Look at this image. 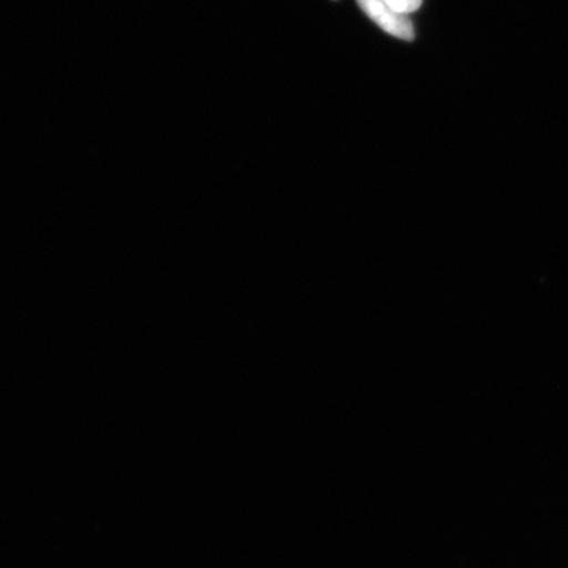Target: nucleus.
<instances>
[{"instance_id":"nucleus-1","label":"nucleus","mask_w":568,"mask_h":568,"mask_svg":"<svg viewBox=\"0 0 568 568\" xmlns=\"http://www.w3.org/2000/svg\"><path fill=\"white\" fill-rule=\"evenodd\" d=\"M355 2L383 31L406 41L415 39V28L410 19L390 9L385 0H355Z\"/></svg>"},{"instance_id":"nucleus-2","label":"nucleus","mask_w":568,"mask_h":568,"mask_svg":"<svg viewBox=\"0 0 568 568\" xmlns=\"http://www.w3.org/2000/svg\"><path fill=\"white\" fill-rule=\"evenodd\" d=\"M385 2L397 12L403 16H409L412 12H416L423 6V0H385Z\"/></svg>"}]
</instances>
